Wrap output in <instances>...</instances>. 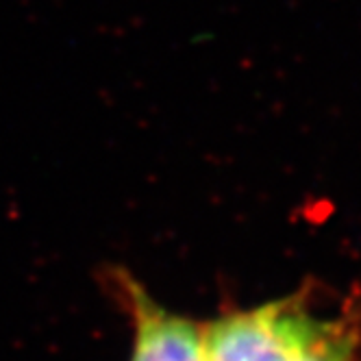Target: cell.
<instances>
[{
	"mask_svg": "<svg viewBox=\"0 0 361 361\" xmlns=\"http://www.w3.org/2000/svg\"><path fill=\"white\" fill-rule=\"evenodd\" d=\"M131 361H207L204 331L144 300L137 309V335Z\"/></svg>",
	"mask_w": 361,
	"mask_h": 361,
	"instance_id": "cell-2",
	"label": "cell"
},
{
	"mask_svg": "<svg viewBox=\"0 0 361 361\" xmlns=\"http://www.w3.org/2000/svg\"><path fill=\"white\" fill-rule=\"evenodd\" d=\"M353 329L294 300L231 314L204 331L207 361H353Z\"/></svg>",
	"mask_w": 361,
	"mask_h": 361,
	"instance_id": "cell-1",
	"label": "cell"
}]
</instances>
